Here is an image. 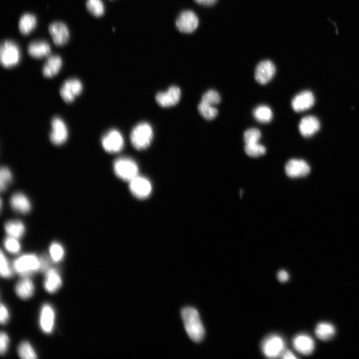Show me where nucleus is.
<instances>
[{"mask_svg": "<svg viewBox=\"0 0 359 359\" xmlns=\"http://www.w3.org/2000/svg\"><path fill=\"white\" fill-rule=\"evenodd\" d=\"M181 316L190 339L196 343L201 342L204 338L205 330L197 311L193 307H186L181 310Z\"/></svg>", "mask_w": 359, "mask_h": 359, "instance_id": "1", "label": "nucleus"}, {"mask_svg": "<svg viewBox=\"0 0 359 359\" xmlns=\"http://www.w3.org/2000/svg\"><path fill=\"white\" fill-rule=\"evenodd\" d=\"M153 137V130L150 124L141 122L132 129L130 141L133 146L138 150H143L150 146Z\"/></svg>", "mask_w": 359, "mask_h": 359, "instance_id": "2", "label": "nucleus"}, {"mask_svg": "<svg viewBox=\"0 0 359 359\" xmlns=\"http://www.w3.org/2000/svg\"><path fill=\"white\" fill-rule=\"evenodd\" d=\"M12 267L17 273L26 277L40 270V258L33 253L23 254L14 260Z\"/></svg>", "mask_w": 359, "mask_h": 359, "instance_id": "3", "label": "nucleus"}, {"mask_svg": "<svg viewBox=\"0 0 359 359\" xmlns=\"http://www.w3.org/2000/svg\"><path fill=\"white\" fill-rule=\"evenodd\" d=\"M21 57V52L18 45L13 41L6 40L0 45V61L5 68H10L17 65Z\"/></svg>", "mask_w": 359, "mask_h": 359, "instance_id": "4", "label": "nucleus"}, {"mask_svg": "<svg viewBox=\"0 0 359 359\" xmlns=\"http://www.w3.org/2000/svg\"><path fill=\"white\" fill-rule=\"evenodd\" d=\"M113 170L119 179L126 181H130L139 175V168L137 163L128 157L116 159L113 164Z\"/></svg>", "mask_w": 359, "mask_h": 359, "instance_id": "5", "label": "nucleus"}, {"mask_svg": "<svg viewBox=\"0 0 359 359\" xmlns=\"http://www.w3.org/2000/svg\"><path fill=\"white\" fill-rule=\"evenodd\" d=\"M286 344L282 337L271 334L266 337L261 344L263 354L268 358L281 357L285 350Z\"/></svg>", "mask_w": 359, "mask_h": 359, "instance_id": "6", "label": "nucleus"}, {"mask_svg": "<svg viewBox=\"0 0 359 359\" xmlns=\"http://www.w3.org/2000/svg\"><path fill=\"white\" fill-rule=\"evenodd\" d=\"M101 144L107 152L116 153L123 149L124 141L121 133L113 129L109 130L102 136Z\"/></svg>", "mask_w": 359, "mask_h": 359, "instance_id": "7", "label": "nucleus"}, {"mask_svg": "<svg viewBox=\"0 0 359 359\" xmlns=\"http://www.w3.org/2000/svg\"><path fill=\"white\" fill-rule=\"evenodd\" d=\"M51 131L49 139L55 145H61L67 140L68 131L64 121L59 117H54L51 121Z\"/></svg>", "mask_w": 359, "mask_h": 359, "instance_id": "8", "label": "nucleus"}, {"mask_svg": "<svg viewBox=\"0 0 359 359\" xmlns=\"http://www.w3.org/2000/svg\"><path fill=\"white\" fill-rule=\"evenodd\" d=\"M83 85L79 79L72 78L65 80L60 89V94L66 103L73 101L82 91Z\"/></svg>", "mask_w": 359, "mask_h": 359, "instance_id": "9", "label": "nucleus"}, {"mask_svg": "<svg viewBox=\"0 0 359 359\" xmlns=\"http://www.w3.org/2000/svg\"><path fill=\"white\" fill-rule=\"evenodd\" d=\"M129 188L135 197L145 199L151 194L152 186L148 179L138 175L129 181Z\"/></svg>", "mask_w": 359, "mask_h": 359, "instance_id": "10", "label": "nucleus"}, {"mask_svg": "<svg viewBox=\"0 0 359 359\" xmlns=\"http://www.w3.org/2000/svg\"><path fill=\"white\" fill-rule=\"evenodd\" d=\"M275 72V66L271 60H262L255 68L254 78L258 83L265 84L272 79Z\"/></svg>", "mask_w": 359, "mask_h": 359, "instance_id": "11", "label": "nucleus"}, {"mask_svg": "<svg viewBox=\"0 0 359 359\" xmlns=\"http://www.w3.org/2000/svg\"><path fill=\"white\" fill-rule=\"evenodd\" d=\"M181 96L179 87L172 86L164 92H160L156 94V100L162 107H170L179 103Z\"/></svg>", "mask_w": 359, "mask_h": 359, "instance_id": "12", "label": "nucleus"}, {"mask_svg": "<svg viewBox=\"0 0 359 359\" xmlns=\"http://www.w3.org/2000/svg\"><path fill=\"white\" fill-rule=\"evenodd\" d=\"M48 31L56 45L62 46L69 40L70 34L68 28L61 21H54L50 23Z\"/></svg>", "mask_w": 359, "mask_h": 359, "instance_id": "13", "label": "nucleus"}, {"mask_svg": "<svg viewBox=\"0 0 359 359\" xmlns=\"http://www.w3.org/2000/svg\"><path fill=\"white\" fill-rule=\"evenodd\" d=\"M198 25V19L196 14L190 10L182 12L176 21L178 29L183 33H191L194 31Z\"/></svg>", "mask_w": 359, "mask_h": 359, "instance_id": "14", "label": "nucleus"}, {"mask_svg": "<svg viewBox=\"0 0 359 359\" xmlns=\"http://www.w3.org/2000/svg\"><path fill=\"white\" fill-rule=\"evenodd\" d=\"M285 170L288 177L297 178L308 175L310 172V167L303 160L292 159L286 163Z\"/></svg>", "mask_w": 359, "mask_h": 359, "instance_id": "15", "label": "nucleus"}, {"mask_svg": "<svg viewBox=\"0 0 359 359\" xmlns=\"http://www.w3.org/2000/svg\"><path fill=\"white\" fill-rule=\"evenodd\" d=\"M55 314L52 307L48 304H44L41 308L39 324L42 330L45 334H50L54 328Z\"/></svg>", "mask_w": 359, "mask_h": 359, "instance_id": "16", "label": "nucleus"}, {"mask_svg": "<svg viewBox=\"0 0 359 359\" xmlns=\"http://www.w3.org/2000/svg\"><path fill=\"white\" fill-rule=\"evenodd\" d=\"M314 103L315 98L312 92L304 90L294 97L291 101V106L295 111L300 112L311 108Z\"/></svg>", "mask_w": 359, "mask_h": 359, "instance_id": "17", "label": "nucleus"}, {"mask_svg": "<svg viewBox=\"0 0 359 359\" xmlns=\"http://www.w3.org/2000/svg\"><path fill=\"white\" fill-rule=\"evenodd\" d=\"M292 345L296 351L303 355H310L315 348L313 338L304 333L296 335L292 340Z\"/></svg>", "mask_w": 359, "mask_h": 359, "instance_id": "18", "label": "nucleus"}, {"mask_svg": "<svg viewBox=\"0 0 359 359\" xmlns=\"http://www.w3.org/2000/svg\"><path fill=\"white\" fill-rule=\"evenodd\" d=\"M320 127V122L316 117L307 116L301 120L299 124V130L303 136L309 137L318 131Z\"/></svg>", "mask_w": 359, "mask_h": 359, "instance_id": "19", "label": "nucleus"}, {"mask_svg": "<svg viewBox=\"0 0 359 359\" xmlns=\"http://www.w3.org/2000/svg\"><path fill=\"white\" fill-rule=\"evenodd\" d=\"M10 204L15 211L21 214L28 213L31 208L29 198L24 193L20 192L12 194L10 199Z\"/></svg>", "mask_w": 359, "mask_h": 359, "instance_id": "20", "label": "nucleus"}, {"mask_svg": "<svg viewBox=\"0 0 359 359\" xmlns=\"http://www.w3.org/2000/svg\"><path fill=\"white\" fill-rule=\"evenodd\" d=\"M62 283L61 276L56 269L49 268L46 271L44 287L47 292H56L60 288Z\"/></svg>", "mask_w": 359, "mask_h": 359, "instance_id": "21", "label": "nucleus"}, {"mask_svg": "<svg viewBox=\"0 0 359 359\" xmlns=\"http://www.w3.org/2000/svg\"><path fill=\"white\" fill-rule=\"evenodd\" d=\"M28 54L33 58H41L48 56L51 51L48 43L44 40H36L31 42L28 45Z\"/></svg>", "mask_w": 359, "mask_h": 359, "instance_id": "22", "label": "nucleus"}, {"mask_svg": "<svg viewBox=\"0 0 359 359\" xmlns=\"http://www.w3.org/2000/svg\"><path fill=\"white\" fill-rule=\"evenodd\" d=\"M62 65L61 57L57 55L49 56L43 68V75L47 78H51L56 75L60 71Z\"/></svg>", "mask_w": 359, "mask_h": 359, "instance_id": "23", "label": "nucleus"}, {"mask_svg": "<svg viewBox=\"0 0 359 359\" xmlns=\"http://www.w3.org/2000/svg\"><path fill=\"white\" fill-rule=\"evenodd\" d=\"M35 290L33 282L28 277H23L15 286L16 294L20 298L26 300L32 296Z\"/></svg>", "mask_w": 359, "mask_h": 359, "instance_id": "24", "label": "nucleus"}, {"mask_svg": "<svg viewBox=\"0 0 359 359\" xmlns=\"http://www.w3.org/2000/svg\"><path fill=\"white\" fill-rule=\"evenodd\" d=\"M36 24L37 19L34 15L30 13H24L18 21L19 31L23 35H27L35 28Z\"/></svg>", "mask_w": 359, "mask_h": 359, "instance_id": "25", "label": "nucleus"}, {"mask_svg": "<svg viewBox=\"0 0 359 359\" xmlns=\"http://www.w3.org/2000/svg\"><path fill=\"white\" fill-rule=\"evenodd\" d=\"M4 230L7 236L19 239L24 234L25 227L21 221L11 220L5 223Z\"/></svg>", "mask_w": 359, "mask_h": 359, "instance_id": "26", "label": "nucleus"}, {"mask_svg": "<svg viewBox=\"0 0 359 359\" xmlns=\"http://www.w3.org/2000/svg\"><path fill=\"white\" fill-rule=\"evenodd\" d=\"M334 326L328 322H321L316 327L315 333L316 336L322 341H328L332 338L335 334Z\"/></svg>", "mask_w": 359, "mask_h": 359, "instance_id": "27", "label": "nucleus"}, {"mask_svg": "<svg viewBox=\"0 0 359 359\" xmlns=\"http://www.w3.org/2000/svg\"><path fill=\"white\" fill-rule=\"evenodd\" d=\"M253 115L259 122L267 123L270 122L273 118V112L271 109L267 105H260L256 107L253 111Z\"/></svg>", "mask_w": 359, "mask_h": 359, "instance_id": "28", "label": "nucleus"}, {"mask_svg": "<svg viewBox=\"0 0 359 359\" xmlns=\"http://www.w3.org/2000/svg\"><path fill=\"white\" fill-rule=\"evenodd\" d=\"M197 109L199 114L208 120L213 119L218 114V110L214 105L201 101L198 104Z\"/></svg>", "mask_w": 359, "mask_h": 359, "instance_id": "29", "label": "nucleus"}, {"mask_svg": "<svg viewBox=\"0 0 359 359\" xmlns=\"http://www.w3.org/2000/svg\"><path fill=\"white\" fill-rule=\"evenodd\" d=\"M19 357L22 359H35L37 355L30 344L24 341L21 343L17 349Z\"/></svg>", "mask_w": 359, "mask_h": 359, "instance_id": "30", "label": "nucleus"}, {"mask_svg": "<svg viewBox=\"0 0 359 359\" xmlns=\"http://www.w3.org/2000/svg\"><path fill=\"white\" fill-rule=\"evenodd\" d=\"M49 252L51 260L55 262H59L64 258L65 251L63 246L59 242H52L49 248Z\"/></svg>", "mask_w": 359, "mask_h": 359, "instance_id": "31", "label": "nucleus"}, {"mask_svg": "<svg viewBox=\"0 0 359 359\" xmlns=\"http://www.w3.org/2000/svg\"><path fill=\"white\" fill-rule=\"evenodd\" d=\"M86 6L88 11L96 17L102 16L104 12V5L102 0H86Z\"/></svg>", "mask_w": 359, "mask_h": 359, "instance_id": "32", "label": "nucleus"}, {"mask_svg": "<svg viewBox=\"0 0 359 359\" xmlns=\"http://www.w3.org/2000/svg\"><path fill=\"white\" fill-rule=\"evenodd\" d=\"M244 150L248 156L254 158L263 155L266 151L265 147L259 142L245 144Z\"/></svg>", "mask_w": 359, "mask_h": 359, "instance_id": "33", "label": "nucleus"}, {"mask_svg": "<svg viewBox=\"0 0 359 359\" xmlns=\"http://www.w3.org/2000/svg\"><path fill=\"white\" fill-rule=\"evenodd\" d=\"M0 273L4 278H11L13 275V271L8 262V259L2 250L0 254Z\"/></svg>", "mask_w": 359, "mask_h": 359, "instance_id": "34", "label": "nucleus"}, {"mask_svg": "<svg viewBox=\"0 0 359 359\" xmlns=\"http://www.w3.org/2000/svg\"><path fill=\"white\" fill-rule=\"evenodd\" d=\"M12 180V175L10 170L6 167H2L0 170V188L1 191H4L10 184Z\"/></svg>", "mask_w": 359, "mask_h": 359, "instance_id": "35", "label": "nucleus"}, {"mask_svg": "<svg viewBox=\"0 0 359 359\" xmlns=\"http://www.w3.org/2000/svg\"><path fill=\"white\" fill-rule=\"evenodd\" d=\"M3 245L5 249L11 254H17L21 249V245L18 238L7 236L4 238Z\"/></svg>", "mask_w": 359, "mask_h": 359, "instance_id": "36", "label": "nucleus"}, {"mask_svg": "<svg viewBox=\"0 0 359 359\" xmlns=\"http://www.w3.org/2000/svg\"><path fill=\"white\" fill-rule=\"evenodd\" d=\"M261 136L260 131L256 128L247 129L243 134V140L245 144L258 143Z\"/></svg>", "mask_w": 359, "mask_h": 359, "instance_id": "37", "label": "nucleus"}, {"mask_svg": "<svg viewBox=\"0 0 359 359\" xmlns=\"http://www.w3.org/2000/svg\"><path fill=\"white\" fill-rule=\"evenodd\" d=\"M220 100V94L216 90L209 89L203 93L201 101L214 105L219 103Z\"/></svg>", "mask_w": 359, "mask_h": 359, "instance_id": "38", "label": "nucleus"}, {"mask_svg": "<svg viewBox=\"0 0 359 359\" xmlns=\"http://www.w3.org/2000/svg\"><path fill=\"white\" fill-rule=\"evenodd\" d=\"M9 339L8 335L4 332H1L0 336V352L3 355L7 352Z\"/></svg>", "mask_w": 359, "mask_h": 359, "instance_id": "39", "label": "nucleus"}, {"mask_svg": "<svg viewBox=\"0 0 359 359\" xmlns=\"http://www.w3.org/2000/svg\"><path fill=\"white\" fill-rule=\"evenodd\" d=\"M9 317L8 310L6 307L2 303L0 304V321L1 324H5Z\"/></svg>", "mask_w": 359, "mask_h": 359, "instance_id": "40", "label": "nucleus"}, {"mask_svg": "<svg viewBox=\"0 0 359 359\" xmlns=\"http://www.w3.org/2000/svg\"><path fill=\"white\" fill-rule=\"evenodd\" d=\"M277 276L278 280L282 283L287 281L289 278L288 273L284 270H280L278 272Z\"/></svg>", "mask_w": 359, "mask_h": 359, "instance_id": "41", "label": "nucleus"}, {"mask_svg": "<svg viewBox=\"0 0 359 359\" xmlns=\"http://www.w3.org/2000/svg\"><path fill=\"white\" fill-rule=\"evenodd\" d=\"M281 357L282 359H297V357L295 356L294 353L289 350H285L282 353Z\"/></svg>", "mask_w": 359, "mask_h": 359, "instance_id": "42", "label": "nucleus"}, {"mask_svg": "<svg viewBox=\"0 0 359 359\" xmlns=\"http://www.w3.org/2000/svg\"><path fill=\"white\" fill-rule=\"evenodd\" d=\"M197 3L204 5H211L216 2L217 0H194Z\"/></svg>", "mask_w": 359, "mask_h": 359, "instance_id": "43", "label": "nucleus"}]
</instances>
